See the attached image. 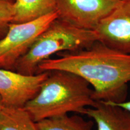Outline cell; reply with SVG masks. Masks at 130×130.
I'll use <instances>...</instances> for the list:
<instances>
[{
  "instance_id": "8992f818",
  "label": "cell",
  "mask_w": 130,
  "mask_h": 130,
  "mask_svg": "<svg viewBox=\"0 0 130 130\" xmlns=\"http://www.w3.org/2000/svg\"><path fill=\"white\" fill-rule=\"evenodd\" d=\"M49 74V71L25 75L0 68V96L3 105L24 107L34 98Z\"/></svg>"
},
{
  "instance_id": "5b68a950",
  "label": "cell",
  "mask_w": 130,
  "mask_h": 130,
  "mask_svg": "<svg viewBox=\"0 0 130 130\" xmlns=\"http://www.w3.org/2000/svg\"><path fill=\"white\" fill-rule=\"evenodd\" d=\"M121 0H56L61 20L81 28L93 30Z\"/></svg>"
},
{
  "instance_id": "ba28073f",
  "label": "cell",
  "mask_w": 130,
  "mask_h": 130,
  "mask_svg": "<svg viewBox=\"0 0 130 130\" xmlns=\"http://www.w3.org/2000/svg\"><path fill=\"white\" fill-rule=\"evenodd\" d=\"M81 114L92 119L98 130H130V113L108 102L96 101Z\"/></svg>"
},
{
  "instance_id": "277c9868",
  "label": "cell",
  "mask_w": 130,
  "mask_h": 130,
  "mask_svg": "<svg viewBox=\"0 0 130 130\" xmlns=\"http://www.w3.org/2000/svg\"><path fill=\"white\" fill-rule=\"evenodd\" d=\"M57 18L56 11L32 21L10 24L6 34L0 39V68L14 71L19 60Z\"/></svg>"
},
{
  "instance_id": "6da1fadb",
  "label": "cell",
  "mask_w": 130,
  "mask_h": 130,
  "mask_svg": "<svg viewBox=\"0 0 130 130\" xmlns=\"http://www.w3.org/2000/svg\"><path fill=\"white\" fill-rule=\"evenodd\" d=\"M53 70L72 72L85 79L93 89L96 101H125L130 82V54L96 41L87 48L65 52L59 57L43 61L37 74Z\"/></svg>"
},
{
  "instance_id": "9a60e30c",
  "label": "cell",
  "mask_w": 130,
  "mask_h": 130,
  "mask_svg": "<svg viewBox=\"0 0 130 130\" xmlns=\"http://www.w3.org/2000/svg\"></svg>"
},
{
  "instance_id": "3957f363",
  "label": "cell",
  "mask_w": 130,
  "mask_h": 130,
  "mask_svg": "<svg viewBox=\"0 0 130 130\" xmlns=\"http://www.w3.org/2000/svg\"><path fill=\"white\" fill-rule=\"evenodd\" d=\"M98 41L95 31L81 28L61 20H54L17 62L14 71L25 75L37 74L39 64L60 52L89 48Z\"/></svg>"
},
{
  "instance_id": "7c38bea8",
  "label": "cell",
  "mask_w": 130,
  "mask_h": 130,
  "mask_svg": "<svg viewBox=\"0 0 130 130\" xmlns=\"http://www.w3.org/2000/svg\"><path fill=\"white\" fill-rule=\"evenodd\" d=\"M14 12V2L0 0V39L4 36L12 22Z\"/></svg>"
},
{
  "instance_id": "5bb4252c",
  "label": "cell",
  "mask_w": 130,
  "mask_h": 130,
  "mask_svg": "<svg viewBox=\"0 0 130 130\" xmlns=\"http://www.w3.org/2000/svg\"><path fill=\"white\" fill-rule=\"evenodd\" d=\"M3 105H3V104L2 100H1V96H0V108H1V107H2Z\"/></svg>"
},
{
  "instance_id": "4fadbf2b",
  "label": "cell",
  "mask_w": 130,
  "mask_h": 130,
  "mask_svg": "<svg viewBox=\"0 0 130 130\" xmlns=\"http://www.w3.org/2000/svg\"><path fill=\"white\" fill-rule=\"evenodd\" d=\"M108 102L121 107V108H122L123 109L126 110V111H128L130 113V101H125L123 102H118V103H116V102Z\"/></svg>"
},
{
  "instance_id": "8fae6325",
  "label": "cell",
  "mask_w": 130,
  "mask_h": 130,
  "mask_svg": "<svg viewBox=\"0 0 130 130\" xmlns=\"http://www.w3.org/2000/svg\"><path fill=\"white\" fill-rule=\"evenodd\" d=\"M36 125L39 130H92L94 123L77 115H64L41 120Z\"/></svg>"
},
{
  "instance_id": "30bf717a",
  "label": "cell",
  "mask_w": 130,
  "mask_h": 130,
  "mask_svg": "<svg viewBox=\"0 0 130 130\" xmlns=\"http://www.w3.org/2000/svg\"><path fill=\"white\" fill-rule=\"evenodd\" d=\"M0 130H39L36 122L24 107L3 105L0 108Z\"/></svg>"
},
{
  "instance_id": "7a4b0ae2",
  "label": "cell",
  "mask_w": 130,
  "mask_h": 130,
  "mask_svg": "<svg viewBox=\"0 0 130 130\" xmlns=\"http://www.w3.org/2000/svg\"><path fill=\"white\" fill-rule=\"evenodd\" d=\"M95 101L93 89L85 79L72 72L53 70L24 108L37 122L70 112L81 114Z\"/></svg>"
},
{
  "instance_id": "52a82bcc",
  "label": "cell",
  "mask_w": 130,
  "mask_h": 130,
  "mask_svg": "<svg viewBox=\"0 0 130 130\" xmlns=\"http://www.w3.org/2000/svg\"><path fill=\"white\" fill-rule=\"evenodd\" d=\"M93 31L98 41L130 54V0H121Z\"/></svg>"
},
{
  "instance_id": "9c48e42d",
  "label": "cell",
  "mask_w": 130,
  "mask_h": 130,
  "mask_svg": "<svg viewBox=\"0 0 130 130\" xmlns=\"http://www.w3.org/2000/svg\"><path fill=\"white\" fill-rule=\"evenodd\" d=\"M12 23L34 20L56 11V0H14Z\"/></svg>"
}]
</instances>
